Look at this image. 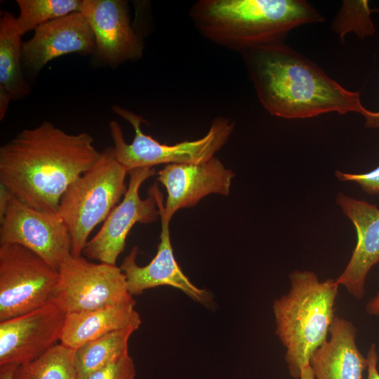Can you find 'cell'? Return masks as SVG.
Here are the masks:
<instances>
[{
  "label": "cell",
  "mask_w": 379,
  "mask_h": 379,
  "mask_svg": "<svg viewBox=\"0 0 379 379\" xmlns=\"http://www.w3.org/2000/svg\"><path fill=\"white\" fill-rule=\"evenodd\" d=\"M93 142L48 121L25 129L0 148V184L25 204L58 213L67 187L101 157Z\"/></svg>",
  "instance_id": "obj_1"
},
{
  "label": "cell",
  "mask_w": 379,
  "mask_h": 379,
  "mask_svg": "<svg viewBox=\"0 0 379 379\" xmlns=\"http://www.w3.org/2000/svg\"><path fill=\"white\" fill-rule=\"evenodd\" d=\"M242 55L258 98L272 115L294 119L328 112H356L365 117L370 112L359 92L343 87L285 42Z\"/></svg>",
  "instance_id": "obj_2"
},
{
  "label": "cell",
  "mask_w": 379,
  "mask_h": 379,
  "mask_svg": "<svg viewBox=\"0 0 379 379\" xmlns=\"http://www.w3.org/2000/svg\"><path fill=\"white\" fill-rule=\"evenodd\" d=\"M190 16L206 39L241 53L284 42L294 28L324 21L302 0H201Z\"/></svg>",
  "instance_id": "obj_3"
},
{
  "label": "cell",
  "mask_w": 379,
  "mask_h": 379,
  "mask_svg": "<svg viewBox=\"0 0 379 379\" xmlns=\"http://www.w3.org/2000/svg\"><path fill=\"white\" fill-rule=\"evenodd\" d=\"M288 277L290 289L274 301L272 310L289 374L299 379L327 340L340 285L332 278L321 281L310 270H294Z\"/></svg>",
  "instance_id": "obj_4"
},
{
  "label": "cell",
  "mask_w": 379,
  "mask_h": 379,
  "mask_svg": "<svg viewBox=\"0 0 379 379\" xmlns=\"http://www.w3.org/2000/svg\"><path fill=\"white\" fill-rule=\"evenodd\" d=\"M127 170L116 159L113 147L102 152L100 159L77 178L63 194L58 215L71 238V254L81 255L93 229L105 221L127 187Z\"/></svg>",
  "instance_id": "obj_5"
},
{
  "label": "cell",
  "mask_w": 379,
  "mask_h": 379,
  "mask_svg": "<svg viewBox=\"0 0 379 379\" xmlns=\"http://www.w3.org/2000/svg\"><path fill=\"white\" fill-rule=\"evenodd\" d=\"M112 110L127 121L135 132L132 142L127 143L119 124L116 121L109 123L115 157L128 173L137 168H154L162 164L204 163L214 157L225 145L234 128V121L228 118L218 117L213 121L204 137L167 145L159 142L142 132L141 124L145 121L140 115L117 105L112 106Z\"/></svg>",
  "instance_id": "obj_6"
},
{
  "label": "cell",
  "mask_w": 379,
  "mask_h": 379,
  "mask_svg": "<svg viewBox=\"0 0 379 379\" xmlns=\"http://www.w3.org/2000/svg\"><path fill=\"white\" fill-rule=\"evenodd\" d=\"M58 280V272L31 250L0 244V321L53 300Z\"/></svg>",
  "instance_id": "obj_7"
},
{
  "label": "cell",
  "mask_w": 379,
  "mask_h": 379,
  "mask_svg": "<svg viewBox=\"0 0 379 379\" xmlns=\"http://www.w3.org/2000/svg\"><path fill=\"white\" fill-rule=\"evenodd\" d=\"M54 299L67 313L90 311L133 300L120 267L67 256L58 268Z\"/></svg>",
  "instance_id": "obj_8"
},
{
  "label": "cell",
  "mask_w": 379,
  "mask_h": 379,
  "mask_svg": "<svg viewBox=\"0 0 379 379\" xmlns=\"http://www.w3.org/2000/svg\"><path fill=\"white\" fill-rule=\"evenodd\" d=\"M0 225V244L22 246L57 271L71 254L69 232L58 213L39 211L11 195Z\"/></svg>",
  "instance_id": "obj_9"
},
{
  "label": "cell",
  "mask_w": 379,
  "mask_h": 379,
  "mask_svg": "<svg viewBox=\"0 0 379 379\" xmlns=\"http://www.w3.org/2000/svg\"><path fill=\"white\" fill-rule=\"evenodd\" d=\"M128 173L129 182L121 202L112 209L100 230L84 248L82 253L88 259L116 265L133 226L135 223H152L160 216L154 195L149 193L147 198L142 199L139 194L141 185L156 174L154 168H137Z\"/></svg>",
  "instance_id": "obj_10"
},
{
  "label": "cell",
  "mask_w": 379,
  "mask_h": 379,
  "mask_svg": "<svg viewBox=\"0 0 379 379\" xmlns=\"http://www.w3.org/2000/svg\"><path fill=\"white\" fill-rule=\"evenodd\" d=\"M234 177V173L215 157L201 164H166L158 172V180L167 192L165 204L157 182L148 193L154 195L159 211L171 221L177 211L195 206L208 194L229 195Z\"/></svg>",
  "instance_id": "obj_11"
},
{
  "label": "cell",
  "mask_w": 379,
  "mask_h": 379,
  "mask_svg": "<svg viewBox=\"0 0 379 379\" xmlns=\"http://www.w3.org/2000/svg\"><path fill=\"white\" fill-rule=\"evenodd\" d=\"M67 312L53 299L43 307L0 321V364L32 361L60 342Z\"/></svg>",
  "instance_id": "obj_12"
},
{
  "label": "cell",
  "mask_w": 379,
  "mask_h": 379,
  "mask_svg": "<svg viewBox=\"0 0 379 379\" xmlns=\"http://www.w3.org/2000/svg\"><path fill=\"white\" fill-rule=\"evenodd\" d=\"M80 12L93 32L101 60L115 67L142 57L143 42L131 25L127 1L82 0Z\"/></svg>",
  "instance_id": "obj_13"
},
{
  "label": "cell",
  "mask_w": 379,
  "mask_h": 379,
  "mask_svg": "<svg viewBox=\"0 0 379 379\" xmlns=\"http://www.w3.org/2000/svg\"><path fill=\"white\" fill-rule=\"evenodd\" d=\"M96 53L93 32L84 15L74 12L39 25L22 43V65L37 74L51 60L69 53Z\"/></svg>",
  "instance_id": "obj_14"
},
{
  "label": "cell",
  "mask_w": 379,
  "mask_h": 379,
  "mask_svg": "<svg viewBox=\"0 0 379 379\" xmlns=\"http://www.w3.org/2000/svg\"><path fill=\"white\" fill-rule=\"evenodd\" d=\"M335 201L357 232L355 248L336 281L353 298L360 300L365 293L369 271L379 262V208L343 192L336 195Z\"/></svg>",
  "instance_id": "obj_15"
},
{
  "label": "cell",
  "mask_w": 379,
  "mask_h": 379,
  "mask_svg": "<svg viewBox=\"0 0 379 379\" xmlns=\"http://www.w3.org/2000/svg\"><path fill=\"white\" fill-rule=\"evenodd\" d=\"M159 213L161 230L156 255L147 265L140 266L136 263L138 248L134 246L120 266L125 274L129 293L132 295H140L149 288L168 286L180 290L198 302L211 303L210 293L193 284L181 270L171 242L170 221L162 213L159 211Z\"/></svg>",
  "instance_id": "obj_16"
},
{
  "label": "cell",
  "mask_w": 379,
  "mask_h": 379,
  "mask_svg": "<svg viewBox=\"0 0 379 379\" xmlns=\"http://www.w3.org/2000/svg\"><path fill=\"white\" fill-rule=\"evenodd\" d=\"M330 338L312 355L310 366L315 379H362L368 359L359 350L357 329L349 320L335 316Z\"/></svg>",
  "instance_id": "obj_17"
},
{
  "label": "cell",
  "mask_w": 379,
  "mask_h": 379,
  "mask_svg": "<svg viewBox=\"0 0 379 379\" xmlns=\"http://www.w3.org/2000/svg\"><path fill=\"white\" fill-rule=\"evenodd\" d=\"M135 305L133 299L93 310L67 313L60 343L76 350L114 331L138 329L141 319Z\"/></svg>",
  "instance_id": "obj_18"
},
{
  "label": "cell",
  "mask_w": 379,
  "mask_h": 379,
  "mask_svg": "<svg viewBox=\"0 0 379 379\" xmlns=\"http://www.w3.org/2000/svg\"><path fill=\"white\" fill-rule=\"evenodd\" d=\"M22 36L16 17L4 12L0 20V90L11 100L24 98L31 91L22 69Z\"/></svg>",
  "instance_id": "obj_19"
},
{
  "label": "cell",
  "mask_w": 379,
  "mask_h": 379,
  "mask_svg": "<svg viewBox=\"0 0 379 379\" xmlns=\"http://www.w3.org/2000/svg\"><path fill=\"white\" fill-rule=\"evenodd\" d=\"M135 328L119 330L91 340L75 350L74 366L78 379L92 373L128 353V340Z\"/></svg>",
  "instance_id": "obj_20"
},
{
  "label": "cell",
  "mask_w": 379,
  "mask_h": 379,
  "mask_svg": "<svg viewBox=\"0 0 379 379\" xmlns=\"http://www.w3.org/2000/svg\"><path fill=\"white\" fill-rule=\"evenodd\" d=\"M75 350L61 343L37 359L18 366L13 379H78Z\"/></svg>",
  "instance_id": "obj_21"
},
{
  "label": "cell",
  "mask_w": 379,
  "mask_h": 379,
  "mask_svg": "<svg viewBox=\"0 0 379 379\" xmlns=\"http://www.w3.org/2000/svg\"><path fill=\"white\" fill-rule=\"evenodd\" d=\"M18 28L23 35L50 20L80 11L82 0H17Z\"/></svg>",
  "instance_id": "obj_22"
},
{
  "label": "cell",
  "mask_w": 379,
  "mask_h": 379,
  "mask_svg": "<svg viewBox=\"0 0 379 379\" xmlns=\"http://www.w3.org/2000/svg\"><path fill=\"white\" fill-rule=\"evenodd\" d=\"M374 11L370 8L366 0L343 1L332 28L341 41L349 32H354L361 39L373 36L375 29L371 15Z\"/></svg>",
  "instance_id": "obj_23"
},
{
  "label": "cell",
  "mask_w": 379,
  "mask_h": 379,
  "mask_svg": "<svg viewBox=\"0 0 379 379\" xmlns=\"http://www.w3.org/2000/svg\"><path fill=\"white\" fill-rule=\"evenodd\" d=\"M135 367L128 354L92 373L87 379H135Z\"/></svg>",
  "instance_id": "obj_24"
},
{
  "label": "cell",
  "mask_w": 379,
  "mask_h": 379,
  "mask_svg": "<svg viewBox=\"0 0 379 379\" xmlns=\"http://www.w3.org/2000/svg\"><path fill=\"white\" fill-rule=\"evenodd\" d=\"M335 175L340 181L356 182L368 194H379V166L367 173H350L337 170Z\"/></svg>",
  "instance_id": "obj_25"
},
{
  "label": "cell",
  "mask_w": 379,
  "mask_h": 379,
  "mask_svg": "<svg viewBox=\"0 0 379 379\" xmlns=\"http://www.w3.org/2000/svg\"><path fill=\"white\" fill-rule=\"evenodd\" d=\"M366 357L368 359L366 379H379V372L378 370V354L375 344H371L368 350Z\"/></svg>",
  "instance_id": "obj_26"
},
{
  "label": "cell",
  "mask_w": 379,
  "mask_h": 379,
  "mask_svg": "<svg viewBox=\"0 0 379 379\" xmlns=\"http://www.w3.org/2000/svg\"><path fill=\"white\" fill-rule=\"evenodd\" d=\"M11 194L3 185L0 184V219L4 216L7 205L11 199Z\"/></svg>",
  "instance_id": "obj_27"
},
{
  "label": "cell",
  "mask_w": 379,
  "mask_h": 379,
  "mask_svg": "<svg viewBox=\"0 0 379 379\" xmlns=\"http://www.w3.org/2000/svg\"><path fill=\"white\" fill-rule=\"evenodd\" d=\"M18 366L13 363L0 364V379H13Z\"/></svg>",
  "instance_id": "obj_28"
},
{
  "label": "cell",
  "mask_w": 379,
  "mask_h": 379,
  "mask_svg": "<svg viewBox=\"0 0 379 379\" xmlns=\"http://www.w3.org/2000/svg\"><path fill=\"white\" fill-rule=\"evenodd\" d=\"M366 311L370 315L379 316V290L367 302Z\"/></svg>",
  "instance_id": "obj_29"
},
{
  "label": "cell",
  "mask_w": 379,
  "mask_h": 379,
  "mask_svg": "<svg viewBox=\"0 0 379 379\" xmlns=\"http://www.w3.org/2000/svg\"><path fill=\"white\" fill-rule=\"evenodd\" d=\"M10 96L4 91L0 90V120L4 119L9 103L11 101Z\"/></svg>",
  "instance_id": "obj_30"
},
{
  "label": "cell",
  "mask_w": 379,
  "mask_h": 379,
  "mask_svg": "<svg viewBox=\"0 0 379 379\" xmlns=\"http://www.w3.org/2000/svg\"><path fill=\"white\" fill-rule=\"evenodd\" d=\"M366 120L365 126L369 128H379V111L370 112L364 117Z\"/></svg>",
  "instance_id": "obj_31"
},
{
  "label": "cell",
  "mask_w": 379,
  "mask_h": 379,
  "mask_svg": "<svg viewBox=\"0 0 379 379\" xmlns=\"http://www.w3.org/2000/svg\"><path fill=\"white\" fill-rule=\"evenodd\" d=\"M299 379H315L310 365L302 368L300 378Z\"/></svg>",
  "instance_id": "obj_32"
}]
</instances>
